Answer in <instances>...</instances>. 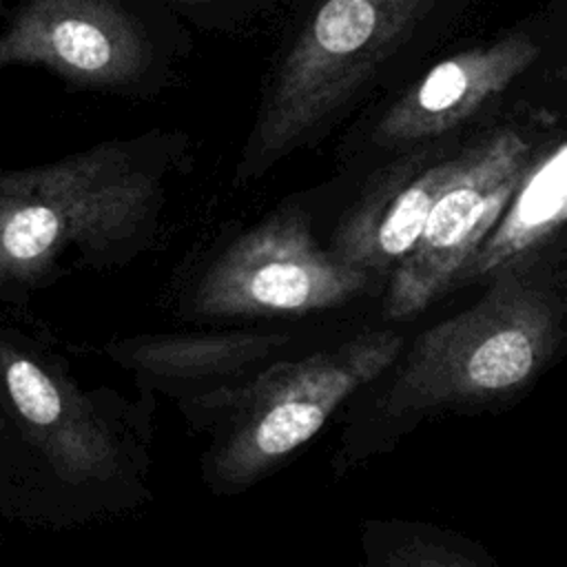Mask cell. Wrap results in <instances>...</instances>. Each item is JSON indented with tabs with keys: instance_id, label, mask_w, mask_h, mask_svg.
Listing matches in <instances>:
<instances>
[{
	"instance_id": "obj_1",
	"label": "cell",
	"mask_w": 567,
	"mask_h": 567,
	"mask_svg": "<svg viewBox=\"0 0 567 567\" xmlns=\"http://www.w3.org/2000/svg\"><path fill=\"white\" fill-rule=\"evenodd\" d=\"M476 2L292 0L261 97L257 151H288L372 86L408 71Z\"/></svg>"
},
{
	"instance_id": "obj_2",
	"label": "cell",
	"mask_w": 567,
	"mask_h": 567,
	"mask_svg": "<svg viewBox=\"0 0 567 567\" xmlns=\"http://www.w3.org/2000/svg\"><path fill=\"white\" fill-rule=\"evenodd\" d=\"M155 202V179L122 144L0 171V299L44 286L71 250L93 259L124 246Z\"/></svg>"
},
{
	"instance_id": "obj_3",
	"label": "cell",
	"mask_w": 567,
	"mask_h": 567,
	"mask_svg": "<svg viewBox=\"0 0 567 567\" xmlns=\"http://www.w3.org/2000/svg\"><path fill=\"white\" fill-rule=\"evenodd\" d=\"M472 308L425 330L394 379L390 414L474 403L527 383L551 357L560 332L556 297L514 268Z\"/></svg>"
},
{
	"instance_id": "obj_4",
	"label": "cell",
	"mask_w": 567,
	"mask_h": 567,
	"mask_svg": "<svg viewBox=\"0 0 567 567\" xmlns=\"http://www.w3.org/2000/svg\"><path fill=\"white\" fill-rule=\"evenodd\" d=\"M164 0H18L0 27V69L44 66L75 89L133 93L190 49Z\"/></svg>"
},
{
	"instance_id": "obj_5",
	"label": "cell",
	"mask_w": 567,
	"mask_h": 567,
	"mask_svg": "<svg viewBox=\"0 0 567 567\" xmlns=\"http://www.w3.org/2000/svg\"><path fill=\"white\" fill-rule=\"evenodd\" d=\"M565 38L567 0H549L507 29L456 47L401 86L377 117L372 137L399 146L463 126L540 71Z\"/></svg>"
},
{
	"instance_id": "obj_6",
	"label": "cell",
	"mask_w": 567,
	"mask_h": 567,
	"mask_svg": "<svg viewBox=\"0 0 567 567\" xmlns=\"http://www.w3.org/2000/svg\"><path fill=\"white\" fill-rule=\"evenodd\" d=\"M399 350L401 337L379 330L270 368L219 447L215 476L224 483L255 481L308 443L346 396L390 368Z\"/></svg>"
},
{
	"instance_id": "obj_7",
	"label": "cell",
	"mask_w": 567,
	"mask_h": 567,
	"mask_svg": "<svg viewBox=\"0 0 567 567\" xmlns=\"http://www.w3.org/2000/svg\"><path fill=\"white\" fill-rule=\"evenodd\" d=\"M365 281L363 270L319 248L301 213L284 210L210 264L193 306L206 317L306 315L346 303Z\"/></svg>"
},
{
	"instance_id": "obj_8",
	"label": "cell",
	"mask_w": 567,
	"mask_h": 567,
	"mask_svg": "<svg viewBox=\"0 0 567 567\" xmlns=\"http://www.w3.org/2000/svg\"><path fill=\"white\" fill-rule=\"evenodd\" d=\"M529 151V140L516 128L494 131L470 146L467 166L434 202L414 246L392 270L388 317L408 319L454 284L505 208Z\"/></svg>"
},
{
	"instance_id": "obj_9",
	"label": "cell",
	"mask_w": 567,
	"mask_h": 567,
	"mask_svg": "<svg viewBox=\"0 0 567 567\" xmlns=\"http://www.w3.org/2000/svg\"><path fill=\"white\" fill-rule=\"evenodd\" d=\"M0 412L11 441L33 450L64 483L117 474V443L86 396L18 330L0 326Z\"/></svg>"
},
{
	"instance_id": "obj_10",
	"label": "cell",
	"mask_w": 567,
	"mask_h": 567,
	"mask_svg": "<svg viewBox=\"0 0 567 567\" xmlns=\"http://www.w3.org/2000/svg\"><path fill=\"white\" fill-rule=\"evenodd\" d=\"M470 146L454 157L381 184L339 226L334 257L370 272H390L410 252L443 190L463 173Z\"/></svg>"
},
{
	"instance_id": "obj_11",
	"label": "cell",
	"mask_w": 567,
	"mask_h": 567,
	"mask_svg": "<svg viewBox=\"0 0 567 567\" xmlns=\"http://www.w3.org/2000/svg\"><path fill=\"white\" fill-rule=\"evenodd\" d=\"M567 215V146L556 142L523 168L505 208L463 264L454 284L509 268L551 233Z\"/></svg>"
},
{
	"instance_id": "obj_12",
	"label": "cell",
	"mask_w": 567,
	"mask_h": 567,
	"mask_svg": "<svg viewBox=\"0 0 567 567\" xmlns=\"http://www.w3.org/2000/svg\"><path fill=\"white\" fill-rule=\"evenodd\" d=\"M188 27L233 33L277 9L279 0H164Z\"/></svg>"
},
{
	"instance_id": "obj_13",
	"label": "cell",
	"mask_w": 567,
	"mask_h": 567,
	"mask_svg": "<svg viewBox=\"0 0 567 567\" xmlns=\"http://www.w3.org/2000/svg\"><path fill=\"white\" fill-rule=\"evenodd\" d=\"M4 443L11 445V432H9V425H7V421H4V416L0 412V450H2Z\"/></svg>"
}]
</instances>
